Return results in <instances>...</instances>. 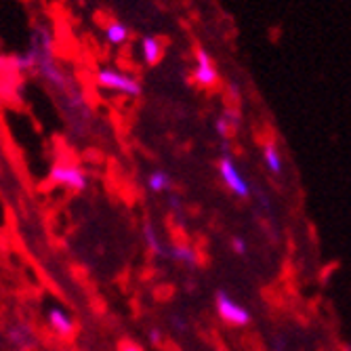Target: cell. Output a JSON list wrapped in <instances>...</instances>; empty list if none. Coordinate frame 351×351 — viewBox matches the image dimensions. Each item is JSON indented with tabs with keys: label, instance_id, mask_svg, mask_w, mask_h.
Instances as JSON below:
<instances>
[{
	"label": "cell",
	"instance_id": "cell-4",
	"mask_svg": "<svg viewBox=\"0 0 351 351\" xmlns=\"http://www.w3.org/2000/svg\"><path fill=\"white\" fill-rule=\"evenodd\" d=\"M219 173H221V179L230 187L232 194H236L238 198H248L250 196V187L246 183V179L240 175V171L236 169V162L230 154H226L219 160Z\"/></svg>",
	"mask_w": 351,
	"mask_h": 351
},
{
	"label": "cell",
	"instance_id": "cell-11",
	"mask_svg": "<svg viewBox=\"0 0 351 351\" xmlns=\"http://www.w3.org/2000/svg\"><path fill=\"white\" fill-rule=\"evenodd\" d=\"M263 158H265V167L274 175H282V156L274 143H265L263 147Z\"/></svg>",
	"mask_w": 351,
	"mask_h": 351
},
{
	"label": "cell",
	"instance_id": "cell-15",
	"mask_svg": "<svg viewBox=\"0 0 351 351\" xmlns=\"http://www.w3.org/2000/svg\"><path fill=\"white\" fill-rule=\"evenodd\" d=\"M118 351H143V347L137 345V343H133V341H124V343L118 347Z\"/></svg>",
	"mask_w": 351,
	"mask_h": 351
},
{
	"label": "cell",
	"instance_id": "cell-8",
	"mask_svg": "<svg viewBox=\"0 0 351 351\" xmlns=\"http://www.w3.org/2000/svg\"><path fill=\"white\" fill-rule=\"evenodd\" d=\"M9 341L17 349L25 351V349H29L32 345H34V332H32V328L25 326V324H15V326L9 328Z\"/></svg>",
	"mask_w": 351,
	"mask_h": 351
},
{
	"label": "cell",
	"instance_id": "cell-6",
	"mask_svg": "<svg viewBox=\"0 0 351 351\" xmlns=\"http://www.w3.org/2000/svg\"><path fill=\"white\" fill-rule=\"evenodd\" d=\"M47 322L51 326L53 332H57L59 337H70L74 332V317L70 315V311H66L59 305L49 307L47 311Z\"/></svg>",
	"mask_w": 351,
	"mask_h": 351
},
{
	"label": "cell",
	"instance_id": "cell-16",
	"mask_svg": "<svg viewBox=\"0 0 351 351\" xmlns=\"http://www.w3.org/2000/svg\"><path fill=\"white\" fill-rule=\"evenodd\" d=\"M232 248H234L238 254H244V252H246V242H244L242 238H234V240H232Z\"/></svg>",
	"mask_w": 351,
	"mask_h": 351
},
{
	"label": "cell",
	"instance_id": "cell-2",
	"mask_svg": "<svg viewBox=\"0 0 351 351\" xmlns=\"http://www.w3.org/2000/svg\"><path fill=\"white\" fill-rule=\"evenodd\" d=\"M49 181L53 185L66 187L70 191H84L88 187V177L86 173L70 162H57L51 171H49Z\"/></svg>",
	"mask_w": 351,
	"mask_h": 351
},
{
	"label": "cell",
	"instance_id": "cell-7",
	"mask_svg": "<svg viewBox=\"0 0 351 351\" xmlns=\"http://www.w3.org/2000/svg\"><path fill=\"white\" fill-rule=\"evenodd\" d=\"M167 254H169V257H171L173 261H177V263H181V265H187V267H198V263H200L198 252H196L194 248L185 246V244L173 246L171 250H167Z\"/></svg>",
	"mask_w": 351,
	"mask_h": 351
},
{
	"label": "cell",
	"instance_id": "cell-17",
	"mask_svg": "<svg viewBox=\"0 0 351 351\" xmlns=\"http://www.w3.org/2000/svg\"><path fill=\"white\" fill-rule=\"evenodd\" d=\"M152 341H154L156 345H158V343H160V330H156V328L152 330Z\"/></svg>",
	"mask_w": 351,
	"mask_h": 351
},
{
	"label": "cell",
	"instance_id": "cell-5",
	"mask_svg": "<svg viewBox=\"0 0 351 351\" xmlns=\"http://www.w3.org/2000/svg\"><path fill=\"white\" fill-rule=\"evenodd\" d=\"M196 55V66H194V82L202 88H210L217 84L219 80V70L215 68V61L213 57L208 55L206 49L202 47H196L194 51Z\"/></svg>",
	"mask_w": 351,
	"mask_h": 351
},
{
	"label": "cell",
	"instance_id": "cell-10",
	"mask_svg": "<svg viewBox=\"0 0 351 351\" xmlns=\"http://www.w3.org/2000/svg\"><path fill=\"white\" fill-rule=\"evenodd\" d=\"M104 34H106V40H108L110 45L118 47V45H124L126 40H129L131 32H129V27H126L124 23L112 21V23L106 25V32H104Z\"/></svg>",
	"mask_w": 351,
	"mask_h": 351
},
{
	"label": "cell",
	"instance_id": "cell-9",
	"mask_svg": "<svg viewBox=\"0 0 351 351\" xmlns=\"http://www.w3.org/2000/svg\"><path fill=\"white\" fill-rule=\"evenodd\" d=\"M141 53H143V61L147 66H156V63L162 59V43L154 36H147L141 43Z\"/></svg>",
	"mask_w": 351,
	"mask_h": 351
},
{
	"label": "cell",
	"instance_id": "cell-3",
	"mask_svg": "<svg viewBox=\"0 0 351 351\" xmlns=\"http://www.w3.org/2000/svg\"><path fill=\"white\" fill-rule=\"evenodd\" d=\"M215 307H217V313L221 315L223 322H228L232 326H246V324H250V313L240 303H236L226 291H217Z\"/></svg>",
	"mask_w": 351,
	"mask_h": 351
},
{
	"label": "cell",
	"instance_id": "cell-14",
	"mask_svg": "<svg viewBox=\"0 0 351 351\" xmlns=\"http://www.w3.org/2000/svg\"><path fill=\"white\" fill-rule=\"evenodd\" d=\"M15 66H17V70H29L32 66H34V57H32V53L29 55H19V57H15Z\"/></svg>",
	"mask_w": 351,
	"mask_h": 351
},
{
	"label": "cell",
	"instance_id": "cell-13",
	"mask_svg": "<svg viewBox=\"0 0 351 351\" xmlns=\"http://www.w3.org/2000/svg\"><path fill=\"white\" fill-rule=\"evenodd\" d=\"M143 238H145V244H147V248H149L154 254H167V250H165V246H162L160 238H158V232H156V228L152 226L149 221H145V223H143Z\"/></svg>",
	"mask_w": 351,
	"mask_h": 351
},
{
	"label": "cell",
	"instance_id": "cell-1",
	"mask_svg": "<svg viewBox=\"0 0 351 351\" xmlns=\"http://www.w3.org/2000/svg\"><path fill=\"white\" fill-rule=\"evenodd\" d=\"M95 82L106 90L120 93V95H126V97H139L141 95V84L137 78L124 72H118V70H112V68H101L95 74Z\"/></svg>",
	"mask_w": 351,
	"mask_h": 351
},
{
	"label": "cell",
	"instance_id": "cell-12",
	"mask_svg": "<svg viewBox=\"0 0 351 351\" xmlns=\"http://www.w3.org/2000/svg\"><path fill=\"white\" fill-rule=\"evenodd\" d=\"M147 187L154 191V194H162V191L171 189V175L165 171H154L147 177Z\"/></svg>",
	"mask_w": 351,
	"mask_h": 351
}]
</instances>
